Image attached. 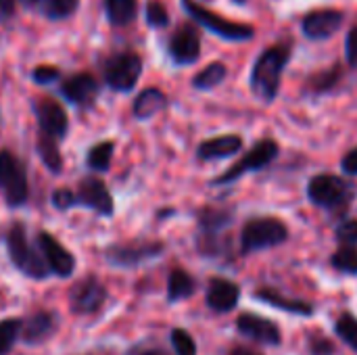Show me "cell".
Listing matches in <instances>:
<instances>
[{
  "label": "cell",
  "instance_id": "11",
  "mask_svg": "<svg viewBox=\"0 0 357 355\" xmlns=\"http://www.w3.org/2000/svg\"><path fill=\"white\" fill-rule=\"evenodd\" d=\"M75 199V207H86L92 209L98 216L111 218L115 213V203L113 197L109 192V188L105 186V182L96 176H88L77 184V190L73 192Z\"/></svg>",
  "mask_w": 357,
  "mask_h": 355
},
{
  "label": "cell",
  "instance_id": "23",
  "mask_svg": "<svg viewBox=\"0 0 357 355\" xmlns=\"http://www.w3.org/2000/svg\"><path fill=\"white\" fill-rule=\"evenodd\" d=\"M167 107V96L163 90L159 88H146L142 90L132 107V113L136 119H151L153 115H157L159 111H163Z\"/></svg>",
  "mask_w": 357,
  "mask_h": 355
},
{
  "label": "cell",
  "instance_id": "13",
  "mask_svg": "<svg viewBox=\"0 0 357 355\" xmlns=\"http://www.w3.org/2000/svg\"><path fill=\"white\" fill-rule=\"evenodd\" d=\"M236 331L243 337H247L255 343H261V345L278 347L282 343V333H280L278 324L264 316L251 314V312H243L236 318Z\"/></svg>",
  "mask_w": 357,
  "mask_h": 355
},
{
  "label": "cell",
  "instance_id": "29",
  "mask_svg": "<svg viewBox=\"0 0 357 355\" xmlns=\"http://www.w3.org/2000/svg\"><path fill=\"white\" fill-rule=\"evenodd\" d=\"M109 21L117 27H123L136 19V0H105Z\"/></svg>",
  "mask_w": 357,
  "mask_h": 355
},
{
  "label": "cell",
  "instance_id": "32",
  "mask_svg": "<svg viewBox=\"0 0 357 355\" xmlns=\"http://www.w3.org/2000/svg\"><path fill=\"white\" fill-rule=\"evenodd\" d=\"M21 339V320L19 318H6L0 322V355H6L10 347Z\"/></svg>",
  "mask_w": 357,
  "mask_h": 355
},
{
  "label": "cell",
  "instance_id": "15",
  "mask_svg": "<svg viewBox=\"0 0 357 355\" xmlns=\"http://www.w3.org/2000/svg\"><path fill=\"white\" fill-rule=\"evenodd\" d=\"M33 111H36V117H38V123H40V134L52 136L56 140L67 136L69 119H67L65 109L54 98H48V96L38 98L33 103Z\"/></svg>",
  "mask_w": 357,
  "mask_h": 355
},
{
  "label": "cell",
  "instance_id": "33",
  "mask_svg": "<svg viewBox=\"0 0 357 355\" xmlns=\"http://www.w3.org/2000/svg\"><path fill=\"white\" fill-rule=\"evenodd\" d=\"M172 347L176 355H197V343L192 339V335L184 328H174L169 335Z\"/></svg>",
  "mask_w": 357,
  "mask_h": 355
},
{
  "label": "cell",
  "instance_id": "16",
  "mask_svg": "<svg viewBox=\"0 0 357 355\" xmlns=\"http://www.w3.org/2000/svg\"><path fill=\"white\" fill-rule=\"evenodd\" d=\"M38 249L44 257V262L50 268V274L59 278H69L75 270V257L50 234V232H40L38 234Z\"/></svg>",
  "mask_w": 357,
  "mask_h": 355
},
{
  "label": "cell",
  "instance_id": "27",
  "mask_svg": "<svg viewBox=\"0 0 357 355\" xmlns=\"http://www.w3.org/2000/svg\"><path fill=\"white\" fill-rule=\"evenodd\" d=\"M38 155L44 163V167L50 172V174H61L63 169V157L59 153V144H56V138L52 136H46V134H40L38 136Z\"/></svg>",
  "mask_w": 357,
  "mask_h": 355
},
{
  "label": "cell",
  "instance_id": "10",
  "mask_svg": "<svg viewBox=\"0 0 357 355\" xmlns=\"http://www.w3.org/2000/svg\"><path fill=\"white\" fill-rule=\"evenodd\" d=\"M69 310L75 316H94L107 301V289L96 276H86L69 289Z\"/></svg>",
  "mask_w": 357,
  "mask_h": 355
},
{
  "label": "cell",
  "instance_id": "19",
  "mask_svg": "<svg viewBox=\"0 0 357 355\" xmlns=\"http://www.w3.org/2000/svg\"><path fill=\"white\" fill-rule=\"evenodd\" d=\"M234 220V207L226 205H203L197 211L199 236H215L222 234Z\"/></svg>",
  "mask_w": 357,
  "mask_h": 355
},
{
  "label": "cell",
  "instance_id": "7",
  "mask_svg": "<svg viewBox=\"0 0 357 355\" xmlns=\"http://www.w3.org/2000/svg\"><path fill=\"white\" fill-rule=\"evenodd\" d=\"M0 190L10 207H21L29 197L27 169L10 151H0Z\"/></svg>",
  "mask_w": 357,
  "mask_h": 355
},
{
  "label": "cell",
  "instance_id": "45",
  "mask_svg": "<svg viewBox=\"0 0 357 355\" xmlns=\"http://www.w3.org/2000/svg\"><path fill=\"white\" fill-rule=\"evenodd\" d=\"M27 4H38V2H42V0H25Z\"/></svg>",
  "mask_w": 357,
  "mask_h": 355
},
{
  "label": "cell",
  "instance_id": "6",
  "mask_svg": "<svg viewBox=\"0 0 357 355\" xmlns=\"http://www.w3.org/2000/svg\"><path fill=\"white\" fill-rule=\"evenodd\" d=\"M278 151H280V146H278V142L272 140V138H264V140L255 142V144L251 146V151H247L245 157H241V159H238L236 163H232L222 176H218V178L211 182V186H228V184L241 180L243 176H247V174H251V172H259V169L268 167V165L278 157Z\"/></svg>",
  "mask_w": 357,
  "mask_h": 355
},
{
  "label": "cell",
  "instance_id": "25",
  "mask_svg": "<svg viewBox=\"0 0 357 355\" xmlns=\"http://www.w3.org/2000/svg\"><path fill=\"white\" fill-rule=\"evenodd\" d=\"M226 77H228V67L220 61H213L192 77V88L195 90H213Z\"/></svg>",
  "mask_w": 357,
  "mask_h": 355
},
{
  "label": "cell",
  "instance_id": "28",
  "mask_svg": "<svg viewBox=\"0 0 357 355\" xmlns=\"http://www.w3.org/2000/svg\"><path fill=\"white\" fill-rule=\"evenodd\" d=\"M113 151H115V142H111V140H105V142L94 144V146L88 151L86 165H88L92 172H107V169L111 167Z\"/></svg>",
  "mask_w": 357,
  "mask_h": 355
},
{
  "label": "cell",
  "instance_id": "31",
  "mask_svg": "<svg viewBox=\"0 0 357 355\" xmlns=\"http://www.w3.org/2000/svg\"><path fill=\"white\" fill-rule=\"evenodd\" d=\"M331 264H333L335 270H339V272H343V274L357 276V249L356 247L341 245V247L333 253Z\"/></svg>",
  "mask_w": 357,
  "mask_h": 355
},
{
  "label": "cell",
  "instance_id": "38",
  "mask_svg": "<svg viewBox=\"0 0 357 355\" xmlns=\"http://www.w3.org/2000/svg\"><path fill=\"white\" fill-rule=\"evenodd\" d=\"M50 203H52L59 211H67V209L75 207L73 190H69V188H59V190H54L52 197H50Z\"/></svg>",
  "mask_w": 357,
  "mask_h": 355
},
{
  "label": "cell",
  "instance_id": "43",
  "mask_svg": "<svg viewBox=\"0 0 357 355\" xmlns=\"http://www.w3.org/2000/svg\"><path fill=\"white\" fill-rule=\"evenodd\" d=\"M15 13V0H0V21L10 19Z\"/></svg>",
  "mask_w": 357,
  "mask_h": 355
},
{
  "label": "cell",
  "instance_id": "9",
  "mask_svg": "<svg viewBox=\"0 0 357 355\" xmlns=\"http://www.w3.org/2000/svg\"><path fill=\"white\" fill-rule=\"evenodd\" d=\"M165 251L163 243L149 241V243H123V245H111L105 249V259L113 268H138L146 262H153L161 257Z\"/></svg>",
  "mask_w": 357,
  "mask_h": 355
},
{
  "label": "cell",
  "instance_id": "20",
  "mask_svg": "<svg viewBox=\"0 0 357 355\" xmlns=\"http://www.w3.org/2000/svg\"><path fill=\"white\" fill-rule=\"evenodd\" d=\"M243 144H245L243 136H238V134L215 136V138H209V140L199 144L197 157L201 161H222V159L238 155L243 151Z\"/></svg>",
  "mask_w": 357,
  "mask_h": 355
},
{
  "label": "cell",
  "instance_id": "44",
  "mask_svg": "<svg viewBox=\"0 0 357 355\" xmlns=\"http://www.w3.org/2000/svg\"><path fill=\"white\" fill-rule=\"evenodd\" d=\"M228 355H261L259 352H255V349H249V347H243V345H236V347H232Z\"/></svg>",
  "mask_w": 357,
  "mask_h": 355
},
{
  "label": "cell",
  "instance_id": "3",
  "mask_svg": "<svg viewBox=\"0 0 357 355\" xmlns=\"http://www.w3.org/2000/svg\"><path fill=\"white\" fill-rule=\"evenodd\" d=\"M289 241V228L280 218L259 216L245 222L241 230V253L251 255L272 247H280Z\"/></svg>",
  "mask_w": 357,
  "mask_h": 355
},
{
  "label": "cell",
  "instance_id": "21",
  "mask_svg": "<svg viewBox=\"0 0 357 355\" xmlns=\"http://www.w3.org/2000/svg\"><path fill=\"white\" fill-rule=\"evenodd\" d=\"M61 92L69 103L77 107H90L98 94V82L90 73H77L63 82Z\"/></svg>",
  "mask_w": 357,
  "mask_h": 355
},
{
  "label": "cell",
  "instance_id": "2",
  "mask_svg": "<svg viewBox=\"0 0 357 355\" xmlns=\"http://www.w3.org/2000/svg\"><path fill=\"white\" fill-rule=\"evenodd\" d=\"M4 243H6V253H8L13 266L21 274H25L31 280H46L48 278L50 268L44 262L40 249L29 245L23 224H13L4 236Z\"/></svg>",
  "mask_w": 357,
  "mask_h": 355
},
{
  "label": "cell",
  "instance_id": "37",
  "mask_svg": "<svg viewBox=\"0 0 357 355\" xmlns=\"http://www.w3.org/2000/svg\"><path fill=\"white\" fill-rule=\"evenodd\" d=\"M335 236L341 245L356 247L357 245V220H345L337 226Z\"/></svg>",
  "mask_w": 357,
  "mask_h": 355
},
{
  "label": "cell",
  "instance_id": "42",
  "mask_svg": "<svg viewBox=\"0 0 357 355\" xmlns=\"http://www.w3.org/2000/svg\"><path fill=\"white\" fill-rule=\"evenodd\" d=\"M126 355H169L165 349L161 347H149V345H140V347H134L132 352H128Z\"/></svg>",
  "mask_w": 357,
  "mask_h": 355
},
{
  "label": "cell",
  "instance_id": "18",
  "mask_svg": "<svg viewBox=\"0 0 357 355\" xmlns=\"http://www.w3.org/2000/svg\"><path fill=\"white\" fill-rule=\"evenodd\" d=\"M59 331V316L54 312H36L21 320V339L25 345H42Z\"/></svg>",
  "mask_w": 357,
  "mask_h": 355
},
{
  "label": "cell",
  "instance_id": "35",
  "mask_svg": "<svg viewBox=\"0 0 357 355\" xmlns=\"http://www.w3.org/2000/svg\"><path fill=\"white\" fill-rule=\"evenodd\" d=\"M146 23L151 27H165L169 23V15H167V8L163 6V2L151 0L146 4Z\"/></svg>",
  "mask_w": 357,
  "mask_h": 355
},
{
  "label": "cell",
  "instance_id": "46",
  "mask_svg": "<svg viewBox=\"0 0 357 355\" xmlns=\"http://www.w3.org/2000/svg\"><path fill=\"white\" fill-rule=\"evenodd\" d=\"M234 2H236V4H245L247 0H234Z\"/></svg>",
  "mask_w": 357,
  "mask_h": 355
},
{
  "label": "cell",
  "instance_id": "30",
  "mask_svg": "<svg viewBox=\"0 0 357 355\" xmlns=\"http://www.w3.org/2000/svg\"><path fill=\"white\" fill-rule=\"evenodd\" d=\"M335 333L347 347H351L357 354V318L354 314L343 312L335 322Z\"/></svg>",
  "mask_w": 357,
  "mask_h": 355
},
{
  "label": "cell",
  "instance_id": "41",
  "mask_svg": "<svg viewBox=\"0 0 357 355\" xmlns=\"http://www.w3.org/2000/svg\"><path fill=\"white\" fill-rule=\"evenodd\" d=\"M341 169L349 176H357V146L341 159Z\"/></svg>",
  "mask_w": 357,
  "mask_h": 355
},
{
  "label": "cell",
  "instance_id": "40",
  "mask_svg": "<svg viewBox=\"0 0 357 355\" xmlns=\"http://www.w3.org/2000/svg\"><path fill=\"white\" fill-rule=\"evenodd\" d=\"M345 54H347V63L351 67H357V25H354L347 33L345 40Z\"/></svg>",
  "mask_w": 357,
  "mask_h": 355
},
{
  "label": "cell",
  "instance_id": "34",
  "mask_svg": "<svg viewBox=\"0 0 357 355\" xmlns=\"http://www.w3.org/2000/svg\"><path fill=\"white\" fill-rule=\"evenodd\" d=\"M77 2L79 0H42V6L50 19H65L73 15V10L77 8Z\"/></svg>",
  "mask_w": 357,
  "mask_h": 355
},
{
  "label": "cell",
  "instance_id": "26",
  "mask_svg": "<svg viewBox=\"0 0 357 355\" xmlns=\"http://www.w3.org/2000/svg\"><path fill=\"white\" fill-rule=\"evenodd\" d=\"M341 77H343V67L337 63V65H333L331 69H324V71L314 73V75L307 80V90H310L312 94H326V92H333V90L339 86Z\"/></svg>",
  "mask_w": 357,
  "mask_h": 355
},
{
  "label": "cell",
  "instance_id": "17",
  "mask_svg": "<svg viewBox=\"0 0 357 355\" xmlns=\"http://www.w3.org/2000/svg\"><path fill=\"white\" fill-rule=\"evenodd\" d=\"M241 301V287L228 278H211L207 282V295H205V303L211 312L215 314H228L232 312Z\"/></svg>",
  "mask_w": 357,
  "mask_h": 355
},
{
  "label": "cell",
  "instance_id": "5",
  "mask_svg": "<svg viewBox=\"0 0 357 355\" xmlns=\"http://www.w3.org/2000/svg\"><path fill=\"white\" fill-rule=\"evenodd\" d=\"M182 6L184 10L199 23L203 25L205 29H209L211 33L224 38V40H230V42H245V40H251L255 36V29L253 25L249 23H238V21H230L205 6H201L199 2L195 0H182Z\"/></svg>",
  "mask_w": 357,
  "mask_h": 355
},
{
  "label": "cell",
  "instance_id": "24",
  "mask_svg": "<svg viewBox=\"0 0 357 355\" xmlns=\"http://www.w3.org/2000/svg\"><path fill=\"white\" fill-rule=\"evenodd\" d=\"M197 293V280L182 268H174L167 276V303H178Z\"/></svg>",
  "mask_w": 357,
  "mask_h": 355
},
{
  "label": "cell",
  "instance_id": "36",
  "mask_svg": "<svg viewBox=\"0 0 357 355\" xmlns=\"http://www.w3.org/2000/svg\"><path fill=\"white\" fill-rule=\"evenodd\" d=\"M307 354L310 355H337V345L324 335L307 337Z\"/></svg>",
  "mask_w": 357,
  "mask_h": 355
},
{
  "label": "cell",
  "instance_id": "1",
  "mask_svg": "<svg viewBox=\"0 0 357 355\" xmlns=\"http://www.w3.org/2000/svg\"><path fill=\"white\" fill-rule=\"evenodd\" d=\"M291 52H293V42H278L266 48L255 59L251 69V90L261 103L270 105L276 100L284 67L291 61Z\"/></svg>",
  "mask_w": 357,
  "mask_h": 355
},
{
  "label": "cell",
  "instance_id": "12",
  "mask_svg": "<svg viewBox=\"0 0 357 355\" xmlns=\"http://www.w3.org/2000/svg\"><path fill=\"white\" fill-rule=\"evenodd\" d=\"M169 59L176 65H192L201 56V31L195 23H182L169 38Z\"/></svg>",
  "mask_w": 357,
  "mask_h": 355
},
{
  "label": "cell",
  "instance_id": "8",
  "mask_svg": "<svg viewBox=\"0 0 357 355\" xmlns=\"http://www.w3.org/2000/svg\"><path fill=\"white\" fill-rule=\"evenodd\" d=\"M105 82L117 90V92H130L142 73V59L138 52L134 50H123V52H115L113 56L107 59L105 67Z\"/></svg>",
  "mask_w": 357,
  "mask_h": 355
},
{
  "label": "cell",
  "instance_id": "39",
  "mask_svg": "<svg viewBox=\"0 0 357 355\" xmlns=\"http://www.w3.org/2000/svg\"><path fill=\"white\" fill-rule=\"evenodd\" d=\"M31 77H33L36 84H42L44 86V84H50V82L59 80V69L56 67H50V65H40V67L33 69Z\"/></svg>",
  "mask_w": 357,
  "mask_h": 355
},
{
  "label": "cell",
  "instance_id": "22",
  "mask_svg": "<svg viewBox=\"0 0 357 355\" xmlns=\"http://www.w3.org/2000/svg\"><path fill=\"white\" fill-rule=\"evenodd\" d=\"M253 297L259 299V301H264V303H268V305H272V308H276V310H282V312H287V314H295V316H303V318H307V316L314 314V305H312L310 301L284 297L282 293H278V291L272 289V287L257 289V291L253 293Z\"/></svg>",
  "mask_w": 357,
  "mask_h": 355
},
{
  "label": "cell",
  "instance_id": "4",
  "mask_svg": "<svg viewBox=\"0 0 357 355\" xmlns=\"http://www.w3.org/2000/svg\"><path fill=\"white\" fill-rule=\"evenodd\" d=\"M356 197V186L335 174H318L307 182V199L322 209L341 211Z\"/></svg>",
  "mask_w": 357,
  "mask_h": 355
},
{
  "label": "cell",
  "instance_id": "14",
  "mask_svg": "<svg viewBox=\"0 0 357 355\" xmlns=\"http://www.w3.org/2000/svg\"><path fill=\"white\" fill-rule=\"evenodd\" d=\"M345 21V13L339 8H314L301 19V29L310 40H328Z\"/></svg>",
  "mask_w": 357,
  "mask_h": 355
}]
</instances>
